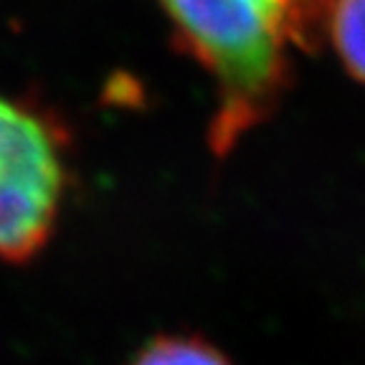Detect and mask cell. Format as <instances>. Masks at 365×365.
<instances>
[{
  "mask_svg": "<svg viewBox=\"0 0 365 365\" xmlns=\"http://www.w3.org/2000/svg\"><path fill=\"white\" fill-rule=\"evenodd\" d=\"M66 193L56 125L0 94V259L29 262L48 244Z\"/></svg>",
  "mask_w": 365,
  "mask_h": 365,
  "instance_id": "obj_2",
  "label": "cell"
},
{
  "mask_svg": "<svg viewBox=\"0 0 365 365\" xmlns=\"http://www.w3.org/2000/svg\"><path fill=\"white\" fill-rule=\"evenodd\" d=\"M327 41L342 68L355 81L365 84V0H332Z\"/></svg>",
  "mask_w": 365,
  "mask_h": 365,
  "instance_id": "obj_3",
  "label": "cell"
},
{
  "mask_svg": "<svg viewBox=\"0 0 365 365\" xmlns=\"http://www.w3.org/2000/svg\"><path fill=\"white\" fill-rule=\"evenodd\" d=\"M216 89L208 145L223 158L284 99L294 53L327 38L332 0H158Z\"/></svg>",
  "mask_w": 365,
  "mask_h": 365,
  "instance_id": "obj_1",
  "label": "cell"
},
{
  "mask_svg": "<svg viewBox=\"0 0 365 365\" xmlns=\"http://www.w3.org/2000/svg\"><path fill=\"white\" fill-rule=\"evenodd\" d=\"M127 365H234V360L205 337L175 332L148 340Z\"/></svg>",
  "mask_w": 365,
  "mask_h": 365,
  "instance_id": "obj_4",
  "label": "cell"
}]
</instances>
